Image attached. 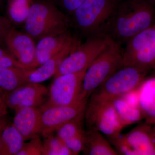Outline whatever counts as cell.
I'll return each instance as SVG.
<instances>
[{"label":"cell","mask_w":155,"mask_h":155,"mask_svg":"<svg viewBox=\"0 0 155 155\" xmlns=\"http://www.w3.org/2000/svg\"><path fill=\"white\" fill-rule=\"evenodd\" d=\"M3 2H4V0H0V9L3 5Z\"/></svg>","instance_id":"32"},{"label":"cell","mask_w":155,"mask_h":155,"mask_svg":"<svg viewBox=\"0 0 155 155\" xmlns=\"http://www.w3.org/2000/svg\"><path fill=\"white\" fill-rule=\"evenodd\" d=\"M84 122L87 130L99 131L110 142L121 135L124 127L112 101L89 100L84 112Z\"/></svg>","instance_id":"7"},{"label":"cell","mask_w":155,"mask_h":155,"mask_svg":"<svg viewBox=\"0 0 155 155\" xmlns=\"http://www.w3.org/2000/svg\"><path fill=\"white\" fill-rule=\"evenodd\" d=\"M84 1L85 0H57L58 5L64 12L71 16Z\"/></svg>","instance_id":"27"},{"label":"cell","mask_w":155,"mask_h":155,"mask_svg":"<svg viewBox=\"0 0 155 155\" xmlns=\"http://www.w3.org/2000/svg\"><path fill=\"white\" fill-rule=\"evenodd\" d=\"M122 135L134 155H155V139L150 124H140Z\"/></svg>","instance_id":"15"},{"label":"cell","mask_w":155,"mask_h":155,"mask_svg":"<svg viewBox=\"0 0 155 155\" xmlns=\"http://www.w3.org/2000/svg\"><path fill=\"white\" fill-rule=\"evenodd\" d=\"M87 100L67 105L55 106L41 110V130L44 137L55 133L60 126L71 120L84 116Z\"/></svg>","instance_id":"10"},{"label":"cell","mask_w":155,"mask_h":155,"mask_svg":"<svg viewBox=\"0 0 155 155\" xmlns=\"http://www.w3.org/2000/svg\"><path fill=\"white\" fill-rule=\"evenodd\" d=\"M43 138L42 155H74L54 133Z\"/></svg>","instance_id":"24"},{"label":"cell","mask_w":155,"mask_h":155,"mask_svg":"<svg viewBox=\"0 0 155 155\" xmlns=\"http://www.w3.org/2000/svg\"><path fill=\"white\" fill-rule=\"evenodd\" d=\"M84 122V116H82L67 122L56 130V135L74 155L82 152L85 147L87 130Z\"/></svg>","instance_id":"14"},{"label":"cell","mask_w":155,"mask_h":155,"mask_svg":"<svg viewBox=\"0 0 155 155\" xmlns=\"http://www.w3.org/2000/svg\"><path fill=\"white\" fill-rule=\"evenodd\" d=\"M0 91H1L0 90ZM2 92H3V91H2Z\"/></svg>","instance_id":"35"},{"label":"cell","mask_w":155,"mask_h":155,"mask_svg":"<svg viewBox=\"0 0 155 155\" xmlns=\"http://www.w3.org/2000/svg\"><path fill=\"white\" fill-rule=\"evenodd\" d=\"M119 2L118 0H85L71 16V23L88 38L101 33Z\"/></svg>","instance_id":"4"},{"label":"cell","mask_w":155,"mask_h":155,"mask_svg":"<svg viewBox=\"0 0 155 155\" xmlns=\"http://www.w3.org/2000/svg\"><path fill=\"white\" fill-rule=\"evenodd\" d=\"M6 93L0 91V118L4 117L8 113V106L6 102Z\"/></svg>","instance_id":"29"},{"label":"cell","mask_w":155,"mask_h":155,"mask_svg":"<svg viewBox=\"0 0 155 155\" xmlns=\"http://www.w3.org/2000/svg\"><path fill=\"white\" fill-rule=\"evenodd\" d=\"M119 119L125 127L144 119L138 107L131 105L127 101L121 97L112 101Z\"/></svg>","instance_id":"22"},{"label":"cell","mask_w":155,"mask_h":155,"mask_svg":"<svg viewBox=\"0 0 155 155\" xmlns=\"http://www.w3.org/2000/svg\"><path fill=\"white\" fill-rule=\"evenodd\" d=\"M86 70L54 78L49 89L47 101L40 107L41 109L43 110L53 106L67 105L82 101L81 96L84 77Z\"/></svg>","instance_id":"9"},{"label":"cell","mask_w":155,"mask_h":155,"mask_svg":"<svg viewBox=\"0 0 155 155\" xmlns=\"http://www.w3.org/2000/svg\"><path fill=\"white\" fill-rule=\"evenodd\" d=\"M11 67L30 69L19 63L8 49L0 47V68Z\"/></svg>","instance_id":"26"},{"label":"cell","mask_w":155,"mask_h":155,"mask_svg":"<svg viewBox=\"0 0 155 155\" xmlns=\"http://www.w3.org/2000/svg\"><path fill=\"white\" fill-rule=\"evenodd\" d=\"M110 37L99 33L89 37L67 57L59 67L54 78L60 75L75 73L87 69L107 45Z\"/></svg>","instance_id":"8"},{"label":"cell","mask_w":155,"mask_h":155,"mask_svg":"<svg viewBox=\"0 0 155 155\" xmlns=\"http://www.w3.org/2000/svg\"><path fill=\"white\" fill-rule=\"evenodd\" d=\"M121 45L110 38L107 45L87 69L82 84L81 99H88L106 79L122 66Z\"/></svg>","instance_id":"3"},{"label":"cell","mask_w":155,"mask_h":155,"mask_svg":"<svg viewBox=\"0 0 155 155\" xmlns=\"http://www.w3.org/2000/svg\"><path fill=\"white\" fill-rule=\"evenodd\" d=\"M80 42L79 39L72 35L66 46L56 54L36 69L28 72V82L41 83L54 76L64 60L75 50Z\"/></svg>","instance_id":"13"},{"label":"cell","mask_w":155,"mask_h":155,"mask_svg":"<svg viewBox=\"0 0 155 155\" xmlns=\"http://www.w3.org/2000/svg\"><path fill=\"white\" fill-rule=\"evenodd\" d=\"M6 48L19 63L31 69L35 61L36 50L35 40L28 33L21 32L13 27L7 34L5 41Z\"/></svg>","instance_id":"12"},{"label":"cell","mask_w":155,"mask_h":155,"mask_svg":"<svg viewBox=\"0 0 155 155\" xmlns=\"http://www.w3.org/2000/svg\"><path fill=\"white\" fill-rule=\"evenodd\" d=\"M151 125H153V126H152V130L153 134L154 137L155 139V121L154 122H153Z\"/></svg>","instance_id":"31"},{"label":"cell","mask_w":155,"mask_h":155,"mask_svg":"<svg viewBox=\"0 0 155 155\" xmlns=\"http://www.w3.org/2000/svg\"><path fill=\"white\" fill-rule=\"evenodd\" d=\"M15 111L13 124L25 141L41 134V110L40 107H23Z\"/></svg>","instance_id":"16"},{"label":"cell","mask_w":155,"mask_h":155,"mask_svg":"<svg viewBox=\"0 0 155 155\" xmlns=\"http://www.w3.org/2000/svg\"><path fill=\"white\" fill-rule=\"evenodd\" d=\"M8 18L12 24H25L33 2V0H7Z\"/></svg>","instance_id":"23"},{"label":"cell","mask_w":155,"mask_h":155,"mask_svg":"<svg viewBox=\"0 0 155 155\" xmlns=\"http://www.w3.org/2000/svg\"><path fill=\"white\" fill-rule=\"evenodd\" d=\"M25 141L13 123L8 122L1 135L0 155H17Z\"/></svg>","instance_id":"21"},{"label":"cell","mask_w":155,"mask_h":155,"mask_svg":"<svg viewBox=\"0 0 155 155\" xmlns=\"http://www.w3.org/2000/svg\"><path fill=\"white\" fill-rule=\"evenodd\" d=\"M125 44L122 66H135L148 72L155 69V22Z\"/></svg>","instance_id":"6"},{"label":"cell","mask_w":155,"mask_h":155,"mask_svg":"<svg viewBox=\"0 0 155 155\" xmlns=\"http://www.w3.org/2000/svg\"><path fill=\"white\" fill-rule=\"evenodd\" d=\"M118 1H119V2H120V1H122V0H118Z\"/></svg>","instance_id":"34"},{"label":"cell","mask_w":155,"mask_h":155,"mask_svg":"<svg viewBox=\"0 0 155 155\" xmlns=\"http://www.w3.org/2000/svg\"><path fill=\"white\" fill-rule=\"evenodd\" d=\"M135 66L123 65L112 74L90 97V100L112 101L138 88L147 75Z\"/></svg>","instance_id":"5"},{"label":"cell","mask_w":155,"mask_h":155,"mask_svg":"<svg viewBox=\"0 0 155 155\" xmlns=\"http://www.w3.org/2000/svg\"><path fill=\"white\" fill-rule=\"evenodd\" d=\"M49 89L41 83L28 82L6 94L8 107L14 111L23 107H40L47 101Z\"/></svg>","instance_id":"11"},{"label":"cell","mask_w":155,"mask_h":155,"mask_svg":"<svg viewBox=\"0 0 155 155\" xmlns=\"http://www.w3.org/2000/svg\"><path fill=\"white\" fill-rule=\"evenodd\" d=\"M72 35L69 30L64 33L43 38L36 45L35 58L31 69H36L58 54L66 46Z\"/></svg>","instance_id":"17"},{"label":"cell","mask_w":155,"mask_h":155,"mask_svg":"<svg viewBox=\"0 0 155 155\" xmlns=\"http://www.w3.org/2000/svg\"><path fill=\"white\" fill-rule=\"evenodd\" d=\"M151 1H152L154 3V4H155V0H151Z\"/></svg>","instance_id":"33"},{"label":"cell","mask_w":155,"mask_h":155,"mask_svg":"<svg viewBox=\"0 0 155 155\" xmlns=\"http://www.w3.org/2000/svg\"><path fill=\"white\" fill-rule=\"evenodd\" d=\"M42 149L43 140L38 135L24 143L17 155H42Z\"/></svg>","instance_id":"25"},{"label":"cell","mask_w":155,"mask_h":155,"mask_svg":"<svg viewBox=\"0 0 155 155\" xmlns=\"http://www.w3.org/2000/svg\"><path fill=\"white\" fill-rule=\"evenodd\" d=\"M137 89L138 107L146 122L151 125L155 121V73L147 75Z\"/></svg>","instance_id":"18"},{"label":"cell","mask_w":155,"mask_h":155,"mask_svg":"<svg viewBox=\"0 0 155 155\" xmlns=\"http://www.w3.org/2000/svg\"><path fill=\"white\" fill-rule=\"evenodd\" d=\"M12 25L8 18L0 15V46L5 48V38L9 31L13 28Z\"/></svg>","instance_id":"28"},{"label":"cell","mask_w":155,"mask_h":155,"mask_svg":"<svg viewBox=\"0 0 155 155\" xmlns=\"http://www.w3.org/2000/svg\"><path fill=\"white\" fill-rule=\"evenodd\" d=\"M154 4L151 0H122L101 33L125 44L155 22Z\"/></svg>","instance_id":"1"},{"label":"cell","mask_w":155,"mask_h":155,"mask_svg":"<svg viewBox=\"0 0 155 155\" xmlns=\"http://www.w3.org/2000/svg\"><path fill=\"white\" fill-rule=\"evenodd\" d=\"M8 121L6 119L5 116L0 118V143H1V135L3 129L8 123Z\"/></svg>","instance_id":"30"},{"label":"cell","mask_w":155,"mask_h":155,"mask_svg":"<svg viewBox=\"0 0 155 155\" xmlns=\"http://www.w3.org/2000/svg\"><path fill=\"white\" fill-rule=\"evenodd\" d=\"M70 18L51 0H33L25 24V31L38 41L45 37L64 33L71 25Z\"/></svg>","instance_id":"2"},{"label":"cell","mask_w":155,"mask_h":155,"mask_svg":"<svg viewBox=\"0 0 155 155\" xmlns=\"http://www.w3.org/2000/svg\"><path fill=\"white\" fill-rule=\"evenodd\" d=\"M85 155H118L103 134L97 130L87 129L85 147L83 151Z\"/></svg>","instance_id":"20"},{"label":"cell","mask_w":155,"mask_h":155,"mask_svg":"<svg viewBox=\"0 0 155 155\" xmlns=\"http://www.w3.org/2000/svg\"><path fill=\"white\" fill-rule=\"evenodd\" d=\"M30 70L15 67L0 68V90L9 93L28 83Z\"/></svg>","instance_id":"19"}]
</instances>
